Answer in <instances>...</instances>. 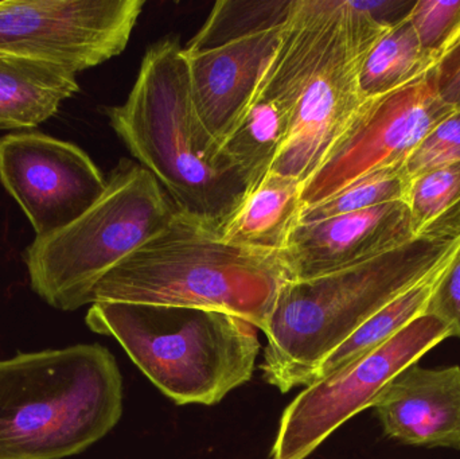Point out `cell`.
I'll list each match as a JSON object with an SVG mask.
<instances>
[{
    "instance_id": "12",
    "label": "cell",
    "mask_w": 460,
    "mask_h": 459,
    "mask_svg": "<svg viewBox=\"0 0 460 459\" xmlns=\"http://www.w3.org/2000/svg\"><path fill=\"white\" fill-rule=\"evenodd\" d=\"M413 239L407 202H392L297 224L279 258L288 280H305L369 260Z\"/></svg>"
},
{
    "instance_id": "26",
    "label": "cell",
    "mask_w": 460,
    "mask_h": 459,
    "mask_svg": "<svg viewBox=\"0 0 460 459\" xmlns=\"http://www.w3.org/2000/svg\"><path fill=\"white\" fill-rule=\"evenodd\" d=\"M427 80L443 104L460 110V40L427 73Z\"/></svg>"
},
{
    "instance_id": "1",
    "label": "cell",
    "mask_w": 460,
    "mask_h": 459,
    "mask_svg": "<svg viewBox=\"0 0 460 459\" xmlns=\"http://www.w3.org/2000/svg\"><path fill=\"white\" fill-rule=\"evenodd\" d=\"M105 113L177 213L220 232L248 185L197 118L188 62L177 38H164L147 49L126 102Z\"/></svg>"
},
{
    "instance_id": "11",
    "label": "cell",
    "mask_w": 460,
    "mask_h": 459,
    "mask_svg": "<svg viewBox=\"0 0 460 459\" xmlns=\"http://www.w3.org/2000/svg\"><path fill=\"white\" fill-rule=\"evenodd\" d=\"M0 182L29 218L35 237L77 220L107 188V178L86 151L35 131L0 137Z\"/></svg>"
},
{
    "instance_id": "21",
    "label": "cell",
    "mask_w": 460,
    "mask_h": 459,
    "mask_svg": "<svg viewBox=\"0 0 460 459\" xmlns=\"http://www.w3.org/2000/svg\"><path fill=\"white\" fill-rule=\"evenodd\" d=\"M295 0H221L185 50L201 51L283 26Z\"/></svg>"
},
{
    "instance_id": "22",
    "label": "cell",
    "mask_w": 460,
    "mask_h": 459,
    "mask_svg": "<svg viewBox=\"0 0 460 459\" xmlns=\"http://www.w3.org/2000/svg\"><path fill=\"white\" fill-rule=\"evenodd\" d=\"M412 180L405 163L370 172L318 204L303 207L299 224L361 212L392 202H407Z\"/></svg>"
},
{
    "instance_id": "9",
    "label": "cell",
    "mask_w": 460,
    "mask_h": 459,
    "mask_svg": "<svg viewBox=\"0 0 460 459\" xmlns=\"http://www.w3.org/2000/svg\"><path fill=\"white\" fill-rule=\"evenodd\" d=\"M143 0H0V53L78 72L123 53Z\"/></svg>"
},
{
    "instance_id": "8",
    "label": "cell",
    "mask_w": 460,
    "mask_h": 459,
    "mask_svg": "<svg viewBox=\"0 0 460 459\" xmlns=\"http://www.w3.org/2000/svg\"><path fill=\"white\" fill-rule=\"evenodd\" d=\"M448 339L450 328L424 314L377 349L307 385L284 410L270 459L310 457L341 426L373 407L400 372Z\"/></svg>"
},
{
    "instance_id": "6",
    "label": "cell",
    "mask_w": 460,
    "mask_h": 459,
    "mask_svg": "<svg viewBox=\"0 0 460 459\" xmlns=\"http://www.w3.org/2000/svg\"><path fill=\"white\" fill-rule=\"evenodd\" d=\"M175 213L158 181L137 162L121 159L85 213L26 248L32 291L62 312L93 304L102 278L166 228Z\"/></svg>"
},
{
    "instance_id": "20",
    "label": "cell",
    "mask_w": 460,
    "mask_h": 459,
    "mask_svg": "<svg viewBox=\"0 0 460 459\" xmlns=\"http://www.w3.org/2000/svg\"><path fill=\"white\" fill-rule=\"evenodd\" d=\"M415 237H460V162L429 170L411 183L407 199Z\"/></svg>"
},
{
    "instance_id": "24",
    "label": "cell",
    "mask_w": 460,
    "mask_h": 459,
    "mask_svg": "<svg viewBox=\"0 0 460 459\" xmlns=\"http://www.w3.org/2000/svg\"><path fill=\"white\" fill-rule=\"evenodd\" d=\"M460 162V110L440 121L405 161L411 180L445 164Z\"/></svg>"
},
{
    "instance_id": "7",
    "label": "cell",
    "mask_w": 460,
    "mask_h": 459,
    "mask_svg": "<svg viewBox=\"0 0 460 459\" xmlns=\"http://www.w3.org/2000/svg\"><path fill=\"white\" fill-rule=\"evenodd\" d=\"M388 30L351 0H324L291 131L272 172L305 183L321 166L367 100L359 73L370 49Z\"/></svg>"
},
{
    "instance_id": "25",
    "label": "cell",
    "mask_w": 460,
    "mask_h": 459,
    "mask_svg": "<svg viewBox=\"0 0 460 459\" xmlns=\"http://www.w3.org/2000/svg\"><path fill=\"white\" fill-rule=\"evenodd\" d=\"M426 314L445 322L451 337L460 340V248L443 274Z\"/></svg>"
},
{
    "instance_id": "10",
    "label": "cell",
    "mask_w": 460,
    "mask_h": 459,
    "mask_svg": "<svg viewBox=\"0 0 460 459\" xmlns=\"http://www.w3.org/2000/svg\"><path fill=\"white\" fill-rule=\"evenodd\" d=\"M456 110L443 104L426 77L367 99L321 166L303 183L305 207L354 181L405 163L421 140Z\"/></svg>"
},
{
    "instance_id": "23",
    "label": "cell",
    "mask_w": 460,
    "mask_h": 459,
    "mask_svg": "<svg viewBox=\"0 0 460 459\" xmlns=\"http://www.w3.org/2000/svg\"><path fill=\"white\" fill-rule=\"evenodd\" d=\"M408 19L421 48L437 62L460 40V0H419Z\"/></svg>"
},
{
    "instance_id": "2",
    "label": "cell",
    "mask_w": 460,
    "mask_h": 459,
    "mask_svg": "<svg viewBox=\"0 0 460 459\" xmlns=\"http://www.w3.org/2000/svg\"><path fill=\"white\" fill-rule=\"evenodd\" d=\"M459 247L460 237H416L362 263L311 279L287 280L262 329L265 382L283 393L310 385L322 363L362 323Z\"/></svg>"
},
{
    "instance_id": "19",
    "label": "cell",
    "mask_w": 460,
    "mask_h": 459,
    "mask_svg": "<svg viewBox=\"0 0 460 459\" xmlns=\"http://www.w3.org/2000/svg\"><path fill=\"white\" fill-rule=\"evenodd\" d=\"M435 64L407 18L384 32L367 53L359 73L362 94L375 99L404 88L426 77Z\"/></svg>"
},
{
    "instance_id": "18",
    "label": "cell",
    "mask_w": 460,
    "mask_h": 459,
    "mask_svg": "<svg viewBox=\"0 0 460 459\" xmlns=\"http://www.w3.org/2000/svg\"><path fill=\"white\" fill-rule=\"evenodd\" d=\"M460 248V247H459ZM458 248V250H459ZM458 250L438 266L431 274L411 286L404 293L399 294L385 306L381 307L367 322L362 323L340 348L334 350L316 371L314 382L343 368L357 358L377 349L381 345L394 339L404 331L413 321L426 314L429 301L442 280L448 264ZM313 382V383H314ZM311 383V384H313Z\"/></svg>"
},
{
    "instance_id": "3",
    "label": "cell",
    "mask_w": 460,
    "mask_h": 459,
    "mask_svg": "<svg viewBox=\"0 0 460 459\" xmlns=\"http://www.w3.org/2000/svg\"><path fill=\"white\" fill-rule=\"evenodd\" d=\"M287 280L279 255L232 244L216 229L175 213L166 228L102 278L93 304L216 310L262 331Z\"/></svg>"
},
{
    "instance_id": "17",
    "label": "cell",
    "mask_w": 460,
    "mask_h": 459,
    "mask_svg": "<svg viewBox=\"0 0 460 459\" xmlns=\"http://www.w3.org/2000/svg\"><path fill=\"white\" fill-rule=\"evenodd\" d=\"M78 91L75 73L64 67L0 53V131L35 128Z\"/></svg>"
},
{
    "instance_id": "16",
    "label": "cell",
    "mask_w": 460,
    "mask_h": 459,
    "mask_svg": "<svg viewBox=\"0 0 460 459\" xmlns=\"http://www.w3.org/2000/svg\"><path fill=\"white\" fill-rule=\"evenodd\" d=\"M303 182L270 172L246 191L220 229L226 242L259 252L280 255L299 224Z\"/></svg>"
},
{
    "instance_id": "5",
    "label": "cell",
    "mask_w": 460,
    "mask_h": 459,
    "mask_svg": "<svg viewBox=\"0 0 460 459\" xmlns=\"http://www.w3.org/2000/svg\"><path fill=\"white\" fill-rule=\"evenodd\" d=\"M85 321L180 406L220 403L252 379L261 348L253 323L216 310L96 302Z\"/></svg>"
},
{
    "instance_id": "27",
    "label": "cell",
    "mask_w": 460,
    "mask_h": 459,
    "mask_svg": "<svg viewBox=\"0 0 460 459\" xmlns=\"http://www.w3.org/2000/svg\"><path fill=\"white\" fill-rule=\"evenodd\" d=\"M351 3L386 29L405 21L416 4L408 0H351Z\"/></svg>"
},
{
    "instance_id": "15",
    "label": "cell",
    "mask_w": 460,
    "mask_h": 459,
    "mask_svg": "<svg viewBox=\"0 0 460 459\" xmlns=\"http://www.w3.org/2000/svg\"><path fill=\"white\" fill-rule=\"evenodd\" d=\"M384 434L405 446L460 450V366L411 364L372 407Z\"/></svg>"
},
{
    "instance_id": "14",
    "label": "cell",
    "mask_w": 460,
    "mask_h": 459,
    "mask_svg": "<svg viewBox=\"0 0 460 459\" xmlns=\"http://www.w3.org/2000/svg\"><path fill=\"white\" fill-rule=\"evenodd\" d=\"M307 64L305 50L294 40H281L251 107L221 145V154L240 172L248 190L272 172L283 151Z\"/></svg>"
},
{
    "instance_id": "4",
    "label": "cell",
    "mask_w": 460,
    "mask_h": 459,
    "mask_svg": "<svg viewBox=\"0 0 460 459\" xmlns=\"http://www.w3.org/2000/svg\"><path fill=\"white\" fill-rule=\"evenodd\" d=\"M123 414V377L100 344L0 360V459H62L104 438Z\"/></svg>"
},
{
    "instance_id": "13",
    "label": "cell",
    "mask_w": 460,
    "mask_h": 459,
    "mask_svg": "<svg viewBox=\"0 0 460 459\" xmlns=\"http://www.w3.org/2000/svg\"><path fill=\"white\" fill-rule=\"evenodd\" d=\"M284 24L208 50L183 48L194 110L218 147L251 107L268 64L280 45Z\"/></svg>"
}]
</instances>
